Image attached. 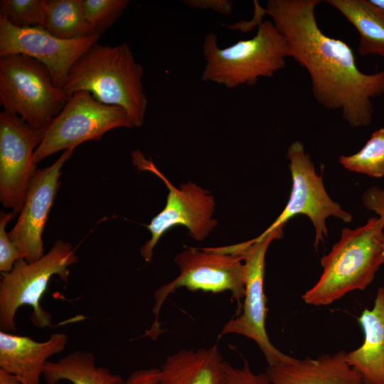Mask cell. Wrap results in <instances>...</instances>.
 <instances>
[{"label":"cell","mask_w":384,"mask_h":384,"mask_svg":"<svg viewBox=\"0 0 384 384\" xmlns=\"http://www.w3.org/2000/svg\"><path fill=\"white\" fill-rule=\"evenodd\" d=\"M319 0H269L265 13L287 41L289 57L304 68L316 100L331 110H341L353 128L373 119L372 100L384 93V70L365 73L344 41L326 35L315 9Z\"/></svg>","instance_id":"1"},{"label":"cell","mask_w":384,"mask_h":384,"mask_svg":"<svg viewBox=\"0 0 384 384\" xmlns=\"http://www.w3.org/2000/svg\"><path fill=\"white\" fill-rule=\"evenodd\" d=\"M143 74L128 43L111 46L97 42L73 65L63 89L70 96L85 90L102 104L122 107L134 127H141L148 104Z\"/></svg>","instance_id":"2"},{"label":"cell","mask_w":384,"mask_h":384,"mask_svg":"<svg viewBox=\"0 0 384 384\" xmlns=\"http://www.w3.org/2000/svg\"><path fill=\"white\" fill-rule=\"evenodd\" d=\"M383 230L379 217L354 229L343 228L339 240L321 258L322 273L302 295L304 302L327 306L353 291L366 289L384 264Z\"/></svg>","instance_id":"3"},{"label":"cell","mask_w":384,"mask_h":384,"mask_svg":"<svg viewBox=\"0 0 384 384\" xmlns=\"http://www.w3.org/2000/svg\"><path fill=\"white\" fill-rule=\"evenodd\" d=\"M217 35L208 33L203 43L206 66L201 79L233 89L254 85L261 77L272 78L286 65L289 57L287 41L272 21L258 24L257 33L247 40L220 48Z\"/></svg>","instance_id":"4"},{"label":"cell","mask_w":384,"mask_h":384,"mask_svg":"<svg viewBox=\"0 0 384 384\" xmlns=\"http://www.w3.org/2000/svg\"><path fill=\"white\" fill-rule=\"evenodd\" d=\"M78 261L74 247L62 240H57L46 254L35 262L18 260L10 272L2 274L0 282L1 331L16 330V314L23 305L32 307L31 319L36 327L51 326V316L42 308L41 301L50 279L58 275L66 282L69 267Z\"/></svg>","instance_id":"5"},{"label":"cell","mask_w":384,"mask_h":384,"mask_svg":"<svg viewBox=\"0 0 384 384\" xmlns=\"http://www.w3.org/2000/svg\"><path fill=\"white\" fill-rule=\"evenodd\" d=\"M70 95L55 85L48 68L22 54L0 56V103L37 129H45Z\"/></svg>","instance_id":"6"},{"label":"cell","mask_w":384,"mask_h":384,"mask_svg":"<svg viewBox=\"0 0 384 384\" xmlns=\"http://www.w3.org/2000/svg\"><path fill=\"white\" fill-rule=\"evenodd\" d=\"M174 261L179 269V274L154 294V321L145 335L154 340L162 333L159 321L161 309L168 297L179 288L213 293L229 292L239 307L244 297L241 255L226 252L219 247H188L176 255Z\"/></svg>","instance_id":"7"},{"label":"cell","mask_w":384,"mask_h":384,"mask_svg":"<svg viewBox=\"0 0 384 384\" xmlns=\"http://www.w3.org/2000/svg\"><path fill=\"white\" fill-rule=\"evenodd\" d=\"M284 226L274 230L264 238L225 246L229 252L241 255L243 262L245 294L242 312L230 319L223 327L220 334L243 336L256 343L263 353L268 366L287 361V356L277 348L267 333V298L264 292L265 257L270 245L282 238Z\"/></svg>","instance_id":"8"},{"label":"cell","mask_w":384,"mask_h":384,"mask_svg":"<svg viewBox=\"0 0 384 384\" xmlns=\"http://www.w3.org/2000/svg\"><path fill=\"white\" fill-rule=\"evenodd\" d=\"M119 127H134L124 109L102 104L87 91H77L46 128L34 162L87 141H99L106 132Z\"/></svg>","instance_id":"9"},{"label":"cell","mask_w":384,"mask_h":384,"mask_svg":"<svg viewBox=\"0 0 384 384\" xmlns=\"http://www.w3.org/2000/svg\"><path fill=\"white\" fill-rule=\"evenodd\" d=\"M132 161L138 170L157 176L169 191L165 207L146 225L151 238L140 250L144 260L151 261L155 246L162 235L173 227H186L194 240L206 238L218 224L213 218L215 202L210 191L191 181L176 187L141 151L132 152Z\"/></svg>","instance_id":"10"},{"label":"cell","mask_w":384,"mask_h":384,"mask_svg":"<svg viewBox=\"0 0 384 384\" xmlns=\"http://www.w3.org/2000/svg\"><path fill=\"white\" fill-rule=\"evenodd\" d=\"M287 156L292 181L289 201L275 220L256 238L262 239L278 228L284 226L293 217L304 215L314 228V246L317 249L328 235V218L334 217L347 223L353 220V216L329 196L322 176L317 174L302 142L292 143Z\"/></svg>","instance_id":"11"},{"label":"cell","mask_w":384,"mask_h":384,"mask_svg":"<svg viewBox=\"0 0 384 384\" xmlns=\"http://www.w3.org/2000/svg\"><path fill=\"white\" fill-rule=\"evenodd\" d=\"M45 129L32 127L16 114L0 112V201L15 214L21 212L37 170L34 154Z\"/></svg>","instance_id":"12"},{"label":"cell","mask_w":384,"mask_h":384,"mask_svg":"<svg viewBox=\"0 0 384 384\" xmlns=\"http://www.w3.org/2000/svg\"><path fill=\"white\" fill-rule=\"evenodd\" d=\"M100 36L62 39L43 27L18 28L0 17V56L22 54L36 59L50 70L55 85L63 88L73 65Z\"/></svg>","instance_id":"13"},{"label":"cell","mask_w":384,"mask_h":384,"mask_svg":"<svg viewBox=\"0 0 384 384\" xmlns=\"http://www.w3.org/2000/svg\"><path fill=\"white\" fill-rule=\"evenodd\" d=\"M74 149L64 151L51 165L36 170L18 220L8 233L28 262H35L45 255L43 233L60 185L61 169L71 158Z\"/></svg>","instance_id":"14"},{"label":"cell","mask_w":384,"mask_h":384,"mask_svg":"<svg viewBox=\"0 0 384 384\" xmlns=\"http://www.w3.org/2000/svg\"><path fill=\"white\" fill-rule=\"evenodd\" d=\"M346 353L339 351L303 359L291 356L286 362L268 366L265 373L272 384H364L348 363Z\"/></svg>","instance_id":"15"},{"label":"cell","mask_w":384,"mask_h":384,"mask_svg":"<svg viewBox=\"0 0 384 384\" xmlns=\"http://www.w3.org/2000/svg\"><path fill=\"white\" fill-rule=\"evenodd\" d=\"M67 343V335L61 332L37 341L0 331V368L18 376L25 384H41L48 358L64 351Z\"/></svg>","instance_id":"16"},{"label":"cell","mask_w":384,"mask_h":384,"mask_svg":"<svg viewBox=\"0 0 384 384\" xmlns=\"http://www.w3.org/2000/svg\"><path fill=\"white\" fill-rule=\"evenodd\" d=\"M358 321L363 342L346 353L347 361L364 384H384V285L378 289L373 307L365 309Z\"/></svg>","instance_id":"17"},{"label":"cell","mask_w":384,"mask_h":384,"mask_svg":"<svg viewBox=\"0 0 384 384\" xmlns=\"http://www.w3.org/2000/svg\"><path fill=\"white\" fill-rule=\"evenodd\" d=\"M225 363L216 344L181 350L166 358L159 384H224Z\"/></svg>","instance_id":"18"},{"label":"cell","mask_w":384,"mask_h":384,"mask_svg":"<svg viewBox=\"0 0 384 384\" xmlns=\"http://www.w3.org/2000/svg\"><path fill=\"white\" fill-rule=\"evenodd\" d=\"M356 29L360 39L358 53L361 56L384 58V9L370 0H326Z\"/></svg>","instance_id":"19"},{"label":"cell","mask_w":384,"mask_h":384,"mask_svg":"<svg viewBox=\"0 0 384 384\" xmlns=\"http://www.w3.org/2000/svg\"><path fill=\"white\" fill-rule=\"evenodd\" d=\"M43 376L47 384L67 380L72 384H125L119 375L105 367L97 366L93 353L74 351L58 361H48Z\"/></svg>","instance_id":"20"},{"label":"cell","mask_w":384,"mask_h":384,"mask_svg":"<svg viewBox=\"0 0 384 384\" xmlns=\"http://www.w3.org/2000/svg\"><path fill=\"white\" fill-rule=\"evenodd\" d=\"M62 39L93 35L84 17L82 0H46L42 26Z\"/></svg>","instance_id":"21"},{"label":"cell","mask_w":384,"mask_h":384,"mask_svg":"<svg viewBox=\"0 0 384 384\" xmlns=\"http://www.w3.org/2000/svg\"><path fill=\"white\" fill-rule=\"evenodd\" d=\"M338 162L346 170L373 178L384 176V127L375 131L356 153L341 155Z\"/></svg>","instance_id":"22"},{"label":"cell","mask_w":384,"mask_h":384,"mask_svg":"<svg viewBox=\"0 0 384 384\" xmlns=\"http://www.w3.org/2000/svg\"><path fill=\"white\" fill-rule=\"evenodd\" d=\"M129 4V0H82V8L92 32L101 36L122 16Z\"/></svg>","instance_id":"23"},{"label":"cell","mask_w":384,"mask_h":384,"mask_svg":"<svg viewBox=\"0 0 384 384\" xmlns=\"http://www.w3.org/2000/svg\"><path fill=\"white\" fill-rule=\"evenodd\" d=\"M46 0H1L0 17L18 28L42 26Z\"/></svg>","instance_id":"24"},{"label":"cell","mask_w":384,"mask_h":384,"mask_svg":"<svg viewBox=\"0 0 384 384\" xmlns=\"http://www.w3.org/2000/svg\"><path fill=\"white\" fill-rule=\"evenodd\" d=\"M16 214L10 211L1 212L0 215V272L1 274L10 272L15 263L23 258V255L13 243L6 230L7 224Z\"/></svg>","instance_id":"25"},{"label":"cell","mask_w":384,"mask_h":384,"mask_svg":"<svg viewBox=\"0 0 384 384\" xmlns=\"http://www.w3.org/2000/svg\"><path fill=\"white\" fill-rule=\"evenodd\" d=\"M224 384H272L265 373H255L247 363L242 367L225 363Z\"/></svg>","instance_id":"26"},{"label":"cell","mask_w":384,"mask_h":384,"mask_svg":"<svg viewBox=\"0 0 384 384\" xmlns=\"http://www.w3.org/2000/svg\"><path fill=\"white\" fill-rule=\"evenodd\" d=\"M364 207L378 215L384 221V189L371 186L363 194Z\"/></svg>","instance_id":"27"},{"label":"cell","mask_w":384,"mask_h":384,"mask_svg":"<svg viewBox=\"0 0 384 384\" xmlns=\"http://www.w3.org/2000/svg\"><path fill=\"white\" fill-rule=\"evenodd\" d=\"M183 3L193 9H210L221 14H230L233 4L228 0H186Z\"/></svg>","instance_id":"28"},{"label":"cell","mask_w":384,"mask_h":384,"mask_svg":"<svg viewBox=\"0 0 384 384\" xmlns=\"http://www.w3.org/2000/svg\"><path fill=\"white\" fill-rule=\"evenodd\" d=\"M159 368L139 369L129 375L125 384H159Z\"/></svg>","instance_id":"29"},{"label":"cell","mask_w":384,"mask_h":384,"mask_svg":"<svg viewBox=\"0 0 384 384\" xmlns=\"http://www.w3.org/2000/svg\"><path fill=\"white\" fill-rule=\"evenodd\" d=\"M0 384H25L17 375L0 368Z\"/></svg>","instance_id":"30"},{"label":"cell","mask_w":384,"mask_h":384,"mask_svg":"<svg viewBox=\"0 0 384 384\" xmlns=\"http://www.w3.org/2000/svg\"><path fill=\"white\" fill-rule=\"evenodd\" d=\"M375 5L384 9V0H370Z\"/></svg>","instance_id":"31"},{"label":"cell","mask_w":384,"mask_h":384,"mask_svg":"<svg viewBox=\"0 0 384 384\" xmlns=\"http://www.w3.org/2000/svg\"><path fill=\"white\" fill-rule=\"evenodd\" d=\"M383 247H384V237H383Z\"/></svg>","instance_id":"32"}]
</instances>
